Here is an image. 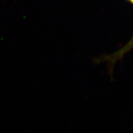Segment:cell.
I'll return each instance as SVG.
<instances>
[{
  "label": "cell",
  "instance_id": "obj_2",
  "mask_svg": "<svg viewBox=\"0 0 133 133\" xmlns=\"http://www.w3.org/2000/svg\"><path fill=\"white\" fill-rule=\"evenodd\" d=\"M129 1H130L131 3H133V0H128Z\"/></svg>",
  "mask_w": 133,
  "mask_h": 133
},
{
  "label": "cell",
  "instance_id": "obj_1",
  "mask_svg": "<svg viewBox=\"0 0 133 133\" xmlns=\"http://www.w3.org/2000/svg\"><path fill=\"white\" fill-rule=\"evenodd\" d=\"M133 48V36L125 46L121 49H119L116 52L110 55H104L101 57L95 60L96 63H100L102 62H107L108 64V71L109 75H110L111 78L112 79L113 71L115 64L118 61L122 60L123 57L126 53L128 52Z\"/></svg>",
  "mask_w": 133,
  "mask_h": 133
}]
</instances>
